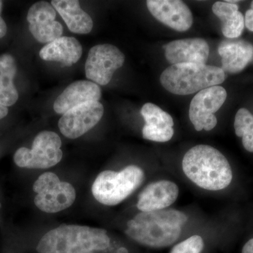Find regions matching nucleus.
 Masks as SVG:
<instances>
[{
  "instance_id": "nucleus-1",
  "label": "nucleus",
  "mask_w": 253,
  "mask_h": 253,
  "mask_svg": "<svg viewBox=\"0 0 253 253\" xmlns=\"http://www.w3.org/2000/svg\"><path fill=\"white\" fill-rule=\"evenodd\" d=\"M187 221L184 212L174 209L141 212L128 221L126 234L143 246L166 248L177 241Z\"/></svg>"
},
{
  "instance_id": "nucleus-2",
  "label": "nucleus",
  "mask_w": 253,
  "mask_h": 253,
  "mask_svg": "<svg viewBox=\"0 0 253 253\" xmlns=\"http://www.w3.org/2000/svg\"><path fill=\"white\" fill-rule=\"evenodd\" d=\"M182 169L190 180L209 191L225 189L232 181L229 161L209 145H197L189 149L183 158Z\"/></svg>"
},
{
  "instance_id": "nucleus-3",
  "label": "nucleus",
  "mask_w": 253,
  "mask_h": 253,
  "mask_svg": "<svg viewBox=\"0 0 253 253\" xmlns=\"http://www.w3.org/2000/svg\"><path fill=\"white\" fill-rule=\"evenodd\" d=\"M107 231L100 228L62 224L46 233L37 246L39 253H93L109 248Z\"/></svg>"
},
{
  "instance_id": "nucleus-4",
  "label": "nucleus",
  "mask_w": 253,
  "mask_h": 253,
  "mask_svg": "<svg viewBox=\"0 0 253 253\" xmlns=\"http://www.w3.org/2000/svg\"><path fill=\"white\" fill-rule=\"evenodd\" d=\"M226 80L221 68L198 63L172 65L163 71L160 78L166 90L177 95H189L217 86Z\"/></svg>"
},
{
  "instance_id": "nucleus-5",
  "label": "nucleus",
  "mask_w": 253,
  "mask_h": 253,
  "mask_svg": "<svg viewBox=\"0 0 253 253\" xmlns=\"http://www.w3.org/2000/svg\"><path fill=\"white\" fill-rule=\"evenodd\" d=\"M144 178V171L136 166H127L120 172L103 171L93 183L91 192L100 204L116 206L131 196Z\"/></svg>"
},
{
  "instance_id": "nucleus-6",
  "label": "nucleus",
  "mask_w": 253,
  "mask_h": 253,
  "mask_svg": "<svg viewBox=\"0 0 253 253\" xmlns=\"http://www.w3.org/2000/svg\"><path fill=\"white\" fill-rule=\"evenodd\" d=\"M61 138L56 133L43 131L35 138L31 149L21 147L15 152L14 161L18 167L28 169H47L61 161Z\"/></svg>"
},
{
  "instance_id": "nucleus-7",
  "label": "nucleus",
  "mask_w": 253,
  "mask_h": 253,
  "mask_svg": "<svg viewBox=\"0 0 253 253\" xmlns=\"http://www.w3.org/2000/svg\"><path fill=\"white\" fill-rule=\"evenodd\" d=\"M33 191L37 195L34 203L38 209L46 213H56L71 207L76 198L72 184L60 181L53 172L41 174L35 181Z\"/></svg>"
},
{
  "instance_id": "nucleus-8",
  "label": "nucleus",
  "mask_w": 253,
  "mask_h": 253,
  "mask_svg": "<svg viewBox=\"0 0 253 253\" xmlns=\"http://www.w3.org/2000/svg\"><path fill=\"white\" fill-rule=\"evenodd\" d=\"M227 93L217 85L206 88L195 95L189 108V118L196 131H211L215 127L217 120L214 113L225 102Z\"/></svg>"
},
{
  "instance_id": "nucleus-9",
  "label": "nucleus",
  "mask_w": 253,
  "mask_h": 253,
  "mask_svg": "<svg viewBox=\"0 0 253 253\" xmlns=\"http://www.w3.org/2000/svg\"><path fill=\"white\" fill-rule=\"evenodd\" d=\"M125 62V55L116 46L98 44L89 50L85 63L86 77L100 85H106Z\"/></svg>"
},
{
  "instance_id": "nucleus-10",
  "label": "nucleus",
  "mask_w": 253,
  "mask_h": 253,
  "mask_svg": "<svg viewBox=\"0 0 253 253\" xmlns=\"http://www.w3.org/2000/svg\"><path fill=\"white\" fill-rule=\"evenodd\" d=\"M104 112V106L99 101L80 105L61 116L59 122L60 131L66 137L77 139L96 126Z\"/></svg>"
},
{
  "instance_id": "nucleus-11",
  "label": "nucleus",
  "mask_w": 253,
  "mask_h": 253,
  "mask_svg": "<svg viewBox=\"0 0 253 253\" xmlns=\"http://www.w3.org/2000/svg\"><path fill=\"white\" fill-rule=\"evenodd\" d=\"M56 17V10L47 1H38L30 8L27 20L35 39L49 44L62 36V25L55 20Z\"/></svg>"
},
{
  "instance_id": "nucleus-12",
  "label": "nucleus",
  "mask_w": 253,
  "mask_h": 253,
  "mask_svg": "<svg viewBox=\"0 0 253 253\" xmlns=\"http://www.w3.org/2000/svg\"><path fill=\"white\" fill-rule=\"evenodd\" d=\"M146 5L155 18L176 31H188L192 26L191 10L180 0H148Z\"/></svg>"
},
{
  "instance_id": "nucleus-13",
  "label": "nucleus",
  "mask_w": 253,
  "mask_h": 253,
  "mask_svg": "<svg viewBox=\"0 0 253 253\" xmlns=\"http://www.w3.org/2000/svg\"><path fill=\"white\" fill-rule=\"evenodd\" d=\"M165 56L168 62L206 64L210 53L207 42L202 38L178 40L163 46Z\"/></svg>"
},
{
  "instance_id": "nucleus-14",
  "label": "nucleus",
  "mask_w": 253,
  "mask_h": 253,
  "mask_svg": "<svg viewBox=\"0 0 253 253\" xmlns=\"http://www.w3.org/2000/svg\"><path fill=\"white\" fill-rule=\"evenodd\" d=\"M179 192V187L172 181H155L146 186L139 195L136 207L141 212L166 209L175 202Z\"/></svg>"
},
{
  "instance_id": "nucleus-15",
  "label": "nucleus",
  "mask_w": 253,
  "mask_h": 253,
  "mask_svg": "<svg viewBox=\"0 0 253 253\" xmlns=\"http://www.w3.org/2000/svg\"><path fill=\"white\" fill-rule=\"evenodd\" d=\"M101 89L93 82L80 81L68 85L55 101L54 110L58 114L68 111L89 101H99Z\"/></svg>"
},
{
  "instance_id": "nucleus-16",
  "label": "nucleus",
  "mask_w": 253,
  "mask_h": 253,
  "mask_svg": "<svg viewBox=\"0 0 253 253\" xmlns=\"http://www.w3.org/2000/svg\"><path fill=\"white\" fill-rule=\"evenodd\" d=\"M218 52L221 57V69L229 73L241 72L253 59V44L243 40L223 41Z\"/></svg>"
},
{
  "instance_id": "nucleus-17",
  "label": "nucleus",
  "mask_w": 253,
  "mask_h": 253,
  "mask_svg": "<svg viewBox=\"0 0 253 253\" xmlns=\"http://www.w3.org/2000/svg\"><path fill=\"white\" fill-rule=\"evenodd\" d=\"M39 54L44 61H57L62 66H71L81 59L83 47L76 38L61 37L44 46Z\"/></svg>"
},
{
  "instance_id": "nucleus-18",
  "label": "nucleus",
  "mask_w": 253,
  "mask_h": 253,
  "mask_svg": "<svg viewBox=\"0 0 253 253\" xmlns=\"http://www.w3.org/2000/svg\"><path fill=\"white\" fill-rule=\"evenodd\" d=\"M51 4L63 18L68 29L77 34H87L93 28L91 16L76 0H53Z\"/></svg>"
},
{
  "instance_id": "nucleus-19",
  "label": "nucleus",
  "mask_w": 253,
  "mask_h": 253,
  "mask_svg": "<svg viewBox=\"0 0 253 253\" xmlns=\"http://www.w3.org/2000/svg\"><path fill=\"white\" fill-rule=\"evenodd\" d=\"M212 11L221 22V31L226 38L236 39L241 36L245 26V18L236 4L217 1L212 5Z\"/></svg>"
},
{
  "instance_id": "nucleus-20",
  "label": "nucleus",
  "mask_w": 253,
  "mask_h": 253,
  "mask_svg": "<svg viewBox=\"0 0 253 253\" xmlns=\"http://www.w3.org/2000/svg\"><path fill=\"white\" fill-rule=\"evenodd\" d=\"M17 72L16 61L11 55L0 56V104L8 107L16 104L18 92L14 84Z\"/></svg>"
},
{
  "instance_id": "nucleus-21",
  "label": "nucleus",
  "mask_w": 253,
  "mask_h": 253,
  "mask_svg": "<svg viewBox=\"0 0 253 253\" xmlns=\"http://www.w3.org/2000/svg\"><path fill=\"white\" fill-rule=\"evenodd\" d=\"M234 129L236 135L242 138L245 149L253 153V115L249 110L243 108L236 113Z\"/></svg>"
},
{
  "instance_id": "nucleus-22",
  "label": "nucleus",
  "mask_w": 253,
  "mask_h": 253,
  "mask_svg": "<svg viewBox=\"0 0 253 253\" xmlns=\"http://www.w3.org/2000/svg\"><path fill=\"white\" fill-rule=\"evenodd\" d=\"M141 114L146 123L145 126L158 128L172 127L174 126L172 116L151 103H147L143 106Z\"/></svg>"
},
{
  "instance_id": "nucleus-23",
  "label": "nucleus",
  "mask_w": 253,
  "mask_h": 253,
  "mask_svg": "<svg viewBox=\"0 0 253 253\" xmlns=\"http://www.w3.org/2000/svg\"><path fill=\"white\" fill-rule=\"evenodd\" d=\"M204 248V242L202 237L194 235L176 245L170 253H201Z\"/></svg>"
},
{
  "instance_id": "nucleus-24",
  "label": "nucleus",
  "mask_w": 253,
  "mask_h": 253,
  "mask_svg": "<svg viewBox=\"0 0 253 253\" xmlns=\"http://www.w3.org/2000/svg\"><path fill=\"white\" fill-rule=\"evenodd\" d=\"M174 132L173 127L158 128L144 126L142 135L144 139L148 140L166 142L172 139Z\"/></svg>"
},
{
  "instance_id": "nucleus-25",
  "label": "nucleus",
  "mask_w": 253,
  "mask_h": 253,
  "mask_svg": "<svg viewBox=\"0 0 253 253\" xmlns=\"http://www.w3.org/2000/svg\"><path fill=\"white\" fill-rule=\"evenodd\" d=\"M245 26L249 31L253 32V10L249 9L246 13L245 16Z\"/></svg>"
},
{
  "instance_id": "nucleus-26",
  "label": "nucleus",
  "mask_w": 253,
  "mask_h": 253,
  "mask_svg": "<svg viewBox=\"0 0 253 253\" xmlns=\"http://www.w3.org/2000/svg\"><path fill=\"white\" fill-rule=\"evenodd\" d=\"M242 253H253V239L249 240L243 248Z\"/></svg>"
},
{
  "instance_id": "nucleus-27",
  "label": "nucleus",
  "mask_w": 253,
  "mask_h": 253,
  "mask_svg": "<svg viewBox=\"0 0 253 253\" xmlns=\"http://www.w3.org/2000/svg\"><path fill=\"white\" fill-rule=\"evenodd\" d=\"M7 27L3 18L0 16V39L6 36Z\"/></svg>"
},
{
  "instance_id": "nucleus-28",
  "label": "nucleus",
  "mask_w": 253,
  "mask_h": 253,
  "mask_svg": "<svg viewBox=\"0 0 253 253\" xmlns=\"http://www.w3.org/2000/svg\"><path fill=\"white\" fill-rule=\"evenodd\" d=\"M8 113H9L8 108L3 106V105L0 104V120L3 119V118L6 117V116H7Z\"/></svg>"
},
{
  "instance_id": "nucleus-29",
  "label": "nucleus",
  "mask_w": 253,
  "mask_h": 253,
  "mask_svg": "<svg viewBox=\"0 0 253 253\" xmlns=\"http://www.w3.org/2000/svg\"><path fill=\"white\" fill-rule=\"evenodd\" d=\"M117 253H128V251L126 249H122L118 250Z\"/></svg>"
},
{
  "instance_id": "nucleus-30",
  "label": "nucleus",
  "mask_w": 253,
  "mask_h": 253,
  "mask_svg": "<svg viewBox=\"0 0 253 253\" xmlns=\"http://www.w3.org/2000/svg\"><path fill=\"white\" fill-rule=\"evenodd\" d=\"M1 8H2V1H0V13L1 11Z\"/></svg>"
},
{
  "instance_id": "nucleus-31",
  "label": "nucleus",
  "mask_w": 253,
  "mask_h": 253,
  "mask_svg": "<svg viewBox=\"0 0 253 253\" xmlns=\"http://www.w3.org/2000/svg\"><path fill=\"white\" fill-rule=\"evenodd\" d=\"M251 9L253 10V1H252V3H251Z\"/></svg>"
}]
</instances>
